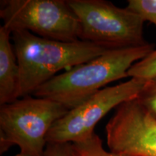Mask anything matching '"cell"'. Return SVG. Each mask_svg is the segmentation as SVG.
I'll use <instances>...</instances> for the list:
<instances>
[{"label": "cell", "instance_id": "cell-6", "mask_svg": "<svg viewBox=\"0 0 156 156\" xmlns=\"http://www.w3.org/2000/svg\"><path fill=\"white\" fill-rule=\"evenodd\" d=\"M147 80L132 77L129 80L98 91L53 124L46 143H80L95 134L100 120L113 108L137 98Z\"/></svg>", "mask_w": 156, "mask_h": 156}, {"label": "cell", "instance_id": "cell-13", "mask_svg": "<svg viewBox=\"0 0 156 156\" xmlns=\"http://www.w3.org/2000/svg\"><path fill=\"white\" fill-rule=\"evenodd\" d=\"M44 156H74L72 143H47Z\"/></svg>", "mask_w": 156, "mask_h": 156}, {"label": "cell", "instance_id": "cell-9", "mask_svg": "<svg viewBox=\"0 0 156 156\" xmlns=\"http://www.w3.org/2000/svg\"><path fill=\"white\" fill-rule=\"evenodd\" d=\"M74 156H131L119 155L107 151L98 135L94 134L87 141L73 144Z\"/></svg>", "mask_w": 156, "mask_h": 156}, {"label": "cell", "instance_id": "cell-2", "mask_svg": "<svg viewBox=\"0 0 156 156\" xmlns=\"http://www.w3.org/2000/svg\"><path fill=\"white\" fill-rule=\"evenodd\" d=\"M12 40L19 66V98L32 95L61 70L88 62L107 51L80 40L58 41L26 30L12 32Z\"/></svg>", "mask_w": 156, "mask_h": 156}, {"label": "cell", "instance_id": "cell-8", "mask_svg": "<svg viewBox=\"0 0 156 156\" xmlns=\"http://www.w3.org/2000/svg\"><path fill=\"white\" fill-rule=\"evenodd\" d=\"M11 31L0 27V105L18 99L19 66L13 45Z\"/></svg>", "mask_w": 156, "mask_h": 156}, {"label": "cell", "instance_id": "cell-1", "mask_svg": "<svg viewBox=\"0 0 156 156\" xmlns=\"http://www.w3.org/2000/svg\"><path fill=\"white\" fill-rule=\"evenodd\" d=\"M148 43L139 47L107 50L105 53L60 73L35 91V97L56 101L73 109L112 82L128 77L133 64L155 50Z\"/></svg>", "mask_w": 156, "mask_h": 156}, {"label": "cell", "instance_id": "cell-7", "mask_svg": "<svg viewBox=\"0 0 156 156\" xmlns=\"http://www.w3.org/2000/svg\"><path fill=\"white\" fill-rule=\"evenodd\" d=\"M112 153L131 156H156V118L136 98L123 103L106 126Z\"/></svg>", "mask_w": 156, "mask_h": 156}, {"label": "cell", "instance_id": "cell-11", "mask_svg": "<svg viewBox=\"0 0 156 156\" xmlns=\"http://www.w3.org/2000/svg\"><path fill=\"white\" fill-rule=\"evenodd\" d=\"M126 7L156 26V0H129Z\"/></svg>", "mask_w": 156, "mask_h": 156}, {"label": "cell", "instance_id": "cell-12", "mask_svg": "<svg viewBox=\"0 0 156 156\" xmlns=\"http://www.w3.org/2000/svg\"><path fill=\"white\" fill-rule=\"evenodd\" d=\"M136 100L156 118V77L147 80Z\"/></svg>", "mask_w": 156, "mask_h": 156}, {"label": "cell", "instance_id": "cell-4", "mask_svg": "<svg viewBox=\"0 0 156 156\" xmlns=\"http://www.w3.org/2000/svg\"><path fill=\"white\" fill-rule=\"evenodd\" d=\"M80 25L79 40L106 50L139 47L144 38V20L127 7L104 0H67Z\"/></svg>", "mask_w": 156, "mask_h": 156}, {"label": "cell", "instance_id": "cell-14", "mask_svg": "<svg viewBox=\"0 0 156 156\" xmlns=\"http://www.w3.org/2000/svg\"><path fill=\"white\" fill-rule=\"evenodd\" d=\"M15 156H34V155H31L30 154H27V153H20L16 155Z\"/></svg>", "mask_w": 156, "mask_h": 156}, {"label": "cell", "instance_id": "cell-3", "mask_svg": "<svg viewBox=\"0 0 156 156\" xmlns=\"http://www.w3.org/2000/svg\"><path fill=\"white\" fill-rule=\"evenodd\" d=\"M68 109L56 101L34 95L0 107V153L17 145L21 153L44 156L46 136Z\"/></svg>", "mask_w": 156, "mask_h": 156}, {"label": "cell", "instance_id": "cell-5", "mask_svg": "<svg viewBox=\"0 0 156 156\" xmlns=\"http://www.w3.org/2000/svg\"><path fill=\"white\" fill-rule=\"evenodd\" d=\"M0 17L11 33L26 30L64 42L79 40V21L67 0H2Z\"/></svg>", "mask_w": 156, "mask_h": 156}, {"label": "cell", "instance_id": "cell-10", "mask_svg": "<svg viewBox=\"0 0 156 156\" xmlns=\"http://www.w3.org/2000/svg\"><path fill=\"white\" fill-rule=\"evenodd\" d=\"M128 77L150 80L156 77V49L132 66Z\"/></svg>", "mask_w": 156, "mask_h": 156}]
</instances>
